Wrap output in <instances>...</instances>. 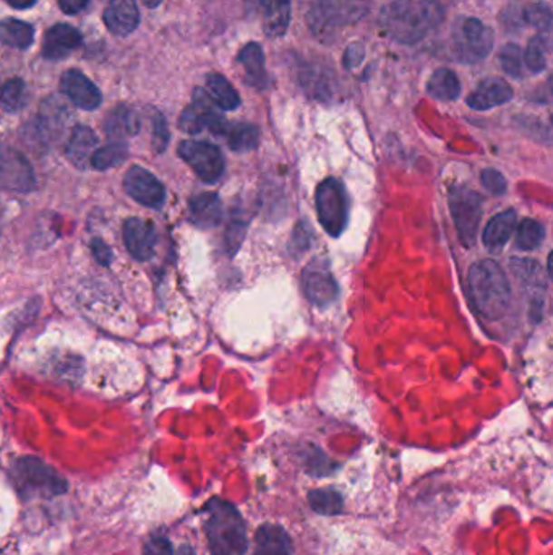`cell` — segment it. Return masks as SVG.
Segmentation results:
<instances>
[{"label":"cell","mask_w":553,"mask_h":555,"mask_svg":"<svg viewBox=\"0 0 553 555\" xmlns=\"http://www.w3.org/2000/svg\"><path fill=\"white\" fill-rule=\"evenodd\" d=\"M190 221L199 228H215L223 219V205L213 192L201 193L190 201Z\"/></svg>","instance_id":"obj_21"},{"label":"cell","mask_w":553,"mask_h":555,"mask_svg":"<svg viewBox=\"0 0 553 555\" xmlns=\"http://www.w3.org/2000/svg\"><path fill=\"white\" fill-rule=\"evenodd\" d=\"M228 125V121L216 111L215 102L209 100L207 92H203L201 88L195 90L192 104L184 109L179 119V127L192 135L207 129L211 133L223 137Z\"/></svg>","instance_id":"obj_11"},{"label":"cell","mask_w":553,"mask_h":555,"mask_svg":"<svg viewBox=\"0 0 553 555\" xmlns=\"http://www.w3.org/2000/svg\"><path fill=\"white\" fill-rule=\"evenodd\" d=\"M92 250L94 258H96L101 265L108 267L109 263L112 262V252H111V248H109L108 244H106L104 240H101L100 238L92 239Z\"/></svg>","instance_id":"obj_44"},{"label":"cell","mask_w":553,"mask_h":555,"mask_svg":"<svg viewBox=\"0 0 553 555\" xmlns=\"http://www.w3.org/2000/svg\"><path fill=\"white\" fill-rule=\"evenodd\" d=\"M310 242H312V231L308 224H297L296 231L292 232V248L296 250V254H302L304 250H307Z\"/></svg>","instance_id":"obj_41"},{"label":"cell","mask_w":553,"mask_h":555,"mask_svg":"<svg viewBox=\"0 0 553 555\" xmlns=\"http://www.w3.org/2000/svg\"><path fill=\"white\" fill-rule=\"evenodd\" d=\"M34 41V28L26 22L7 18L0 22V43L15 49H28Z\"/></svg>","instance_id":"obj_28"},{"label":"cell","mask_w":553,"mask_h":555,"mask_svg":"<svg viewBox=\"0 0 553 555\" xmlns=\"http://www.w3.org/2000/svg\"><path fill=\"white\" fill-rule=\"evenodd\" d=\"M82 44V33L67 24H54L44 34L43 55L47 61H62Z\"/></svg>","instance_id":"obj_17"},{"label":"cell","mask_w":553,"mask_h":555,"mask_svg":"<svg viewBox=\"0 0 553 555\" xmlns=\"http://www.w3.org/2000/svg\"><path fill=\"white\" fill-rule=\"evenodd\" d=\"M205 513V531L211 555H246L248 540L238 510L229 501L213 499L208 501Z\"/></svg>","instance_id":"obj_3"},{"label":"cell","mask_w":553,"mask_h":555,"mask_svg":"<svg viewBox=\"0 0 553 555\" xmlns=\"http://www.w3.org/2000/svg\"><path fill=\"white\" fill-rule=\"evenodd\" d=\"M516 219H518V215L515 209H507L503 213L493 216L492 219L487 223L482 240L490 252H499L507 246L508 240L511 239L515 232Z\"/></svg>","instance_id":"obj_20"},{"label":"cell","mask_w":553,"mask_h":555,"mask_svg":"<svg viewBox=\"0 0 553 555\" xmlns=\"http://www.w3.org/2000/svg\"><path fill=\"white\" fill-rule=\"evenodd\" d=\"M513 100V88L508 85L503 78L490 77L482 80L476 90L468 96V106L476 111H489V109L503 106Z\"/></svg>","instance_id":"obj_16"},{"label":"cell","mask_w":553,"mask_h":555,"mask_svg":"<svg viewBox=\"0 0 553 555\" xmlns=\"http://www.w3.org/2000/svg\"><path fill=\"white\" fill-rule=\"evenodd\" d=\"M170 141V131L161 114H156L153 121V143L158 151H164Z\"/></svg>","instance_id":"obj_40"},{"label":"cell","mask_w":553,"mask_h":555,"mask_svg":"<svg viewBox=\"0 0 553 555\" xmlns=\"http://www.w3.org/2000/svg\"><path fill=\"white\" fill-rule=\"evenodd\" d=\"M451 38L454 55L462 63L484 61L492 53L495 43L492 28L471 16H462L456 20Z\"/></svg>","instance_id":"obj_5"},{"label":"cell","mask_w":553,"mask_h":555,"mask_svg":"<svg viewBox=\"0 0 553 555\" xmlns=\"http://www.w3.org/2000/svg\"><path fill=\"white\" fill-rule=\"evenodd\" d=\"M263 31L269 38H281L291 24V0H269L263 8Z\"/></svg>","instance_id":"obj_24"},{"label":"cell","mask_w":553,"mask_h":555,"mask_svg":"<svg viewBox=\"0 0 553 555\" xmlns=\"http://www.w3.org/2000/svg\"><path fill=\"white\" fill-rule=\"evenodd\" d=\"M238 61L244 73H246V83L255 90H265L269 83L268 72L265 67V54L263 47L258 43H248L242 47L238 53Z\"/></svg>","instance_id":"obj_19"},{"label":"cell","mask_w":553,"mask_h":555,"mask_svg":"<svg viewBox=\"0 0 553 555\" xmlns=\"http://www.w3.org/2000/svg\"><path fill=\"white\" fill-rule=\"evenodd\" d=\"M104 24L109 33L125 38L137 30L140 24V10L135 0H111L104 12Z\"/></svg>","instance_id":"obj_18"},{"label":"cell","mask_w":553,"mask_h":555,"mask_svg":"<svg viewBox=\"0 0 553 555\" xmlns=\"http://www.w3.org/2000/svg\"><path fill=\"white\" fill-rule=\"evenodd\" d=\"M143 555H174V550H172V544H170V540L153 538V540H148V544L143 549Z\"/></svg>","instance_id":"obj_43"},{"label":"cell","mask_w":553,"mask_h":555,"mask_svg":"<svg viewBox=\"0 0 553 555\" xmlns=\"http://www.w3.org/2000/svg\"><path fill=\"white\" fill-rule=\"evenodd\" d=\"M445 8L438 0H394L382 8V30L401 44H415L440 26Z\"/></svg>","instance_id":"obj_1"},{"label":"cell","mask_w":553,"mask_h":555,"mask_svg":"<svg viewBox=\"0 0 553 555\" xmlns=\"http://www.w3.org/2000/svg\"><path fill=\"white\" fill-rule=\"evenodd\" d=\"M427 92L433 100L454 101L461 94V83L453 70L437 69L427 82Z\"/></svg>","instance_id":"obj_25"},{"label":"cell","mask_w":553,"mask_h":555,"mask_svg":"<svg viewBox=\"0 0 553 555\" xmlns=\"http://www.w3.org/2000/svg\"><path fill=\"white\" fill-rule=\"evenodd\" d=\"M248 2V5L254 8V10H262L267 7V4H268L269 0H247Z\"/></svg>","instance_id":"obj_47"},{"label":"cell","mask_w":553,"mask_h":555,"mask_svg":"<svg viewBox=\"0 0 553 555\" xmlns=\"http://www.w3.org/2000/svg\"><path fill=\"white\" fill-rule=\"evenodd\" d=\"M90 0H59L62 12L67 15H77L82 10H85Z\"/></svg>","instance_id":"obj_45"},{"label":"cell","mask_w":553,"mask_h":555,"mask_svg":"<svg viewBox=\"0 0 553 555\" xmlns=\"http://www.w3.org/2000/svg\"><path fill=\"white\" fill-rule=\"evenodd\" d=\"M450 211L462 246H474L484 211L482 197L469 187L454 185L450 189Z\"/></svg>","instance_id":"obj_8"},{"label":"cell","mask_w":553,"mask_h":555,"mask_svg":"<svg viewBox=\"0 0 553 555\" xmlns=\"http://www.w3.org/2000/svg\"><path fill=\"white\" fill-rule=\"evenodd\" d=\"M176 555H197V554H195V550H193V549L190 548V546H187V544H184V546H180V548H179V550H177Z\"/></svg>","instance_id":"obj_48"},{"label":"cell","mask_w":553,"mask_h":555,"mask_svg":"<svg viewBox=\"0 0 553 555\" xmlns=\"http://www.w3.org/2000/svg\"><path fill=\"white\" fill-rule=\"evenodd\" d=\"M372 0H315L308 12V24L318 39L333 38L338 30L361 22Z\"/></svg>","instance_id":"obj_4"},{"label":"cell","mask_w":553,"mask_h":555,"mask_svg":"<svg viewBox=\"0 0 553 555\" xmlns=\"http://www.w3.org/2000/svg\"><path fill=\"white\" fill-rule=\"evenodd\" d=\"M513 270L516 271L518 278L528 283V285H542L540 283V275H538V263L536 260H528V258H513Z\"/></svg>","instance_id":"obj_37"},{"label":"cell","mask_w":553,"mask_h":555,"mask_svg":"<svg viewBox=\"0 0 553 555\" xmlns=\"http://www.w3.org/2000/svg\"><path fill=\"white\" fill-rule=\"evenodd\" d=\"M480 179H482V185L492 195H503V193L507 192V178L499 170H492V168L484 170Z\"/></svg>","instance_id":"obj_38"},{"label":"cell","mask_w":553,"mask_h":555,"mask_svg":"<svg viewBox=\"0 0 553 555\" xmlns=\"http://www.w3.org/2000/svg\"><path fill=\"white\" fill-rule=\"evenodd\" d=\"M364 59H365V47L362 43H353L347 46L343 62L346 69L354 70L361 65Z\"/></svg>","instance_id":"obj_42"},{"label":"cell","mask_w":553,"mask_h":555,"mask_svg":"<svg viewBox=\"0 0 553 555\" xmlns=\"http://www.w3.org/2000/svg\"><path fill=\"white\" fill-rule=\"evenodd\" d=\"M524 20L538 30L548 31L552 24V8L546 2L530 4L529 7L524 10Z\"/></svg>","instance_id":"obj_36"},{"label":"cell","mask_w":553,"mask_h":555,"mask_svg":"<svg viewBox=\"0 0 553 555\" xmlns=\"http://www.w3.org/2000/svg\"><path fill=\"white\" fill-rule=\"evenodd\" d=\"M308 501L310 507L315 510L320 515H338L343 510V497L333 489H320V491H312L308 493Z\"/></svg>","instance_id":"obj_32"},{"label":"cell","mask_w":553,"mask_h":555,"mask_svg":"<svg viewBox=\"0 0 553 555\" xmlns=\"http://www.w3.org/2000/svg\"><path fill=\"white\" fill-rule=\"evenodd\" d=\"M143 4H145L146 7L156 8L161 5L162 0H143Z\"/></svg>","instance_id":"obj_49"},{"label":"cell","mask_w":553,"mask_h":555,"mask_svg":"<svg viewBox=\"0 0 553 555\" xmlns=\"http://www.w3.org/2000/svg\"><path fill=\"white\" fill-rule=\"evenodd\" d=\"M546 238V228L532 218H528L518 226L515 236V246L518 250L532 252L542 246Z\"/></svg>","instance_id":"obj_30"},{"label":"cell","mask_w":553,"mask_h":555,"mask_svg":"<svg viewBox=\"0 0 553 555\" xmlns=\"http://www.w3.org/2000/svg\"><path fill=\"white\" fill-rule=\"evenodd\" d=\"M316 215L323 229L331 238H339L347 226L346 190L338 179H325L316 187Z\"/></svg>","instance_id":"obj_7"},{"label":"cell","mask_w":553,"mask_h":555,"mask_svg":"<svg viewBox=\"0 0 553 555\" xmlns=\"http://www.w3.org/2000/svg\"><path fill=\"white\" fill-rule=\"evenodd\" d=\"M207 94L223 111H234L240 106V96L236 88L221 73H209L207 77Z\"/></svg>","instance_id":"obj_26"},{"label":"cell","mask_w":553,"mask_h":555,"mask_svg":"<svg viewBox=\"0 0 553 555\" xmlns=\"http://www.w3.org/2000/svg\"><path fill=\"white\" fill-rule=\"evenodd\" d=\"M247 223L242 221V218H234L228 232H226V244H228V250H231V254H234L238 250V246L242 244L244 240V234H246Z\"/></svg>","instance_id":"obj_39"},{"label":"cell","mask_w":553,"mask_h":555,"mask_svg":"<svg viewBox=\"0 0 553 555\" xmlns=\"http://www.w3.org/2000/svg\"><path fill=\"white\" fill-rule=\"evenodd\" d=\"M254 555H292L287 532L277 524H263L255 536Z\"/></svg>","instance_id":"obj_22"},{"label":"cell","mask_w":553,"mask_h":555,"mask_svg":"<svg viewBox=\"0 0 553 555\" xmlns=\"http://www.w3.org/2000/svg\"><path fill=\"white\" fill-rule=\"evenodd\" d=\"M547 53H548V39L544 34H538L534 38H530L524 53V62L526 67L532 73H540L546 69Z\"/></svg>","instance_id":"obj_33"},{"label":"cell","mask_w":553,"mask_h":555,"mask_svg":"<svg viewBox=\"0 0 553 555\" xmlns=\"http://www.w3.org/2000/svg\"><path fill=\"white\" fill-rule=\"evenodd\" d=\"M123 187L133 200L150 209L161 207L162 201L166 199L164 185L158 180V178H154V174L150 170L140 166H133L127 170L123 179Z\"/></svg>","instance_id":"obj_13"},{"label":"cell","mask_w":553,"mask_h":555,"mask_svg":"<svg viewBox=\"0 0 553 555\" xmlns=\"http://www.w3.org/2000/svg\"><path fill=\"white\" fill-rule=\"evenodd\" d=\"M127 145L123 141H112L106 147L98 148L92 156L94 170H106L114 168L127 158Z\"/></svg>","instance_id":"obj_31"},{"label":"cell","mask_w":553,"mask_h":555,"mask_svg":"<svg viewBox=\"0 0 553 555\" xmlns=\"http://www.w3.org/2000/svg\"><path fill=\"white\" fill-rule=\"evenodd\" d=\"M0 102L8 112H16L26 104V83L22 78H12L0 88Z\"/></svg>","instance_id":"obj_34"},{"label":"cell","mask_w":553,"mask_h":555,"mask_svg":"<svg viewBox=\"0 0 553 555\" xmlns=\"http://www.w3.org/2000/svg\"><path fill=\"white\" fill-rule=\"evenodd\" d=\"M469 293L477 312L489 320L507 314L511 302V286L505 271L493 260H480L469 270Z\"/></svg>","instance_id":"obj_2"},{"label":"cell","mask_w":553,"mask_h":555,"mask_svg":"<svg viewBox=\"0 0 553 555\" xmlns=\"http://www.w3.org/2000/svg\"><path fill=\"white\" fill-rule=\"evenodd\" d=\"M123 240L131 257L140 262H145L153 257L156 231L151 223H148L145 219L140 218L127 219V223L123 226Z\"/></svg>","instance_id":"obj_15"},{"label":"cell","mask_w":553,"mask_h":555,"mask_svg":"<svg viewBox=\"0 0 553 555\" xmlns=\"http://www.w3.org/2000/svg\"><path fill=\"white\" fill-rule=\"evenodd\" d=\"M223 137L228 140V145L236 153H247L258 147L260 131L254 123L238 122L229 123L224 131Z\"/></svg>","instance_id":"obj_27"},{"label":"cell","mask_w":553,"mask_h":555,"mask_svg":"<svg viewBox=\"0 0 553 555\" xmlns=\"http://www.w3.org/2000/svg\"><path fill=\"white\" fill-rule=\"evenodd\" d=\"M179 156L207 184H215L216 180L223 178L226 170L224 154L213 143L185 140L179 145Z\"/></svg>","instance_id":"obj_9"},{"label":"cell","mask_w":553,"mask_h":555,"mask_svg":"<svg viewBox=\"0 0 553 555\" xmlns=\"http://www.w3.org/2000/svg\"><path fill=\"white\" fill-rule=\"evenodd\" d=\"M139 117L125 106H119L109 114L106 121V131L114 141H122L125 137L135 135L139 131Z\"/></svg>","instance_id":"obj_29"},{"label":"cell","mask_w":553,"mask_h":555,"mask_svg":"<svg viewBox=\"0 0 553 555\" xmlns=\"http://www.w3.org/2000/svg\"><path fill=\"white\" fill-rule=\"evenodd\" d=\"M61 90L77 108L94 111L102 102L100 88L80 70H67L61 78Z\"/></svg>","instance_id":"obj_14"},{"label":"cell","mask_w":553,"mask_h":555,"mask_svg":"<svg viewBox=\"0 0 553 555\" xmlns=\"http://www.w3.org/2000/svg\"><path fill=\"white\" fill-rule=\"evenodd\" d=\"M10 7L16 8V10H26L31 8L33 5H36L38 0H5Z\"/></svg>","instance_id":"obj_46"},{"label":"cell","mask_w":553,"mask_h":555,"mask_svg":"<svg viewBox=\"0 0 553 555\" xmlns=\"http://www.w3.org/2000/svg\"><path fill=\"white\" fill-rule=\"evenodd\" d=\"M34 184V172L24 154L0 143V190L26 193Z\"/></svg>","instance_id":"obj_12"},{"label":"cell","mask_w":553,"mask_h":555,"mask_svg":"<svg viewBox=\"0 0 553 555\" xmlns=\"http://www.w3.org/2000/svg\"><path fill=\"white\" fill-rule=\"evenodd\" d=\"M15 484L28 497H54L67 491V482L57 471L34 456H24L15 464Z\"/></svg>","instance_id":"obj_6"},{"label":"cell","mask_w":553,"mask_h":555,"mask_svg":"<svg viewBox=\"0 0 553 555\" xmlns=\"http://www.w3.org/2000/svg\"><path fill=\"white\" fill-rule=\"evenodd\" d=\"M500 65L505 73L509 77L521 78L523 77V54H521V47L515 43H508L500 51Z\"/></svg>","instance_id":"obj_35"},{"label":"cell","mask_w":553,"mask_h":555,"mask_svg":"<svg viewBox=\"0 0 553 555\" xmlns=\"http://www.w3.org/2000/svg\"><path fill=\"white\" fill-rule=\"evenodd\" d=\"M96 147H98V137L94 135V131L85 125H78L70 135L65 154L77 168L83 170L88 161H92Z\"/></svg>","instance_id":"obj_23"},{"label":"cell","mask_w":553,"mask_h":555,"mask_svg":"<svg viewBox=\"0 0 553 555\" xmlns=\"http://www.w3.org/2000/svg\"><path fill=\"white\" fill-rule=\"evenodd\" d=\"M304 293L315 307H330L338 299L339 286L333 277L330 262L323 257H315L302 271Z\"/></svg>","instance_id":"obj_10"}]
</instances>
